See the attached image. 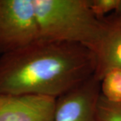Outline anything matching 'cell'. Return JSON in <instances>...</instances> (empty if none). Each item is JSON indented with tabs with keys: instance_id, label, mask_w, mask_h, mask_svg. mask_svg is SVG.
<instances>
[{
	"instance_id": "2",
	"label": "cell",
	"mask_w": 121,
	"mask_h": 121,
	"mask_svg": "<svg viewBox=\"0 0 121 121\" xmlns=\"http://www.w3.org/2000/svg\"><path fill=\"white\" fill-rule=\"evenodd\" d=\"M40 40L83 45L90 50L105 29L90 8V0H34Z\"/></svg>"
},
{
	"instance_id": "10",
	"label": "cell",
	"mask_w": 121,
	"mask_h": 121,
	"mask_svg": "<svg viewBox=\"0 0 121 121\" xmlns=\"http://www.w3.org/2000/svg\"><path fill=\"white\" fill-rule=\"evenodd\" d=\"M108 17L112 22H114L115 24H117V26L121 27V0L120 4L118 5V8L116 9V11L114 12V13L112 16Z\"/></svg>"
},
{
	"instance_id": "6",
	"label": "cell",
	"mask_w": 121,
	"mask_h": 121,
	"mask_svg": "<svg viewBox=\"0 0 121 121\" xmlns=\"http://www.w3.org/2000/svg\"><path fill=\"white\" fill-rule=\"evenodd\" d=\"M103 19L105 22L104 32L91 50L95 59L94 75L99 82L109 71L121 69V27L108 17Z\"/></svg>"
},
{
	"instance_id": "7",
	"label": "cell",
	"mask_w": 121,
	"mask_h": 121,
	"mask_svg": "<svg viewBox=\"0 0 121 121\" xmlns=\"http://www.w3.org/2000/svg\"><path fill=\"white\" fill-rule=\"evenodd\" d=\"M100 94L112 102H121V69L108 71L100 81Z\"/></svg>"
},
{
	"instance_id": "3",
	"label": "cell",
	"mask_w": 121,
	"mask_h": 121,
	"mask_svg": "<svg viewBox=\"0 0 121 121\" xmlns=\"http://www.w3.org/2000/svg\"><path fill=\"white\" fill-rule=\"evenodd\" d=\"M40 40L34 0H0V54Z\"/></svg>"
},
{
	"instance_id": "5",
	"label": "cell",
	"mask_w": 121,
	"mask_h": 121,
	"mask_svg": "<svg viewBox=\"0 0 121 121\" xmlns=\"http://www.w3.org/2000/svg\"><path fill=\"white\" fill-rule=\"evenodd\" d=\"M56 102L44 95H0V121H54Z\"/></svg>"
},
{
	"instance_id": "9",
	"label": "cell",
	"mask_w": 121,
	"mask_h": 121,
	"mask_svg": "<svg viewBox=\"0 0 121 121\" xmlns=\"http://www.w3.org/2000/svg\"><path fill=\"white\" fill-rule=\"evenodd\" d=\"M121 0H90V8L98 19H102L105 14L115 12Z\"/></svg>"
},
{
	"instance_id": "8",
	"label": "cell",
	"mask_w": 121,
	"mask_h": 121,
	"mask_svg": "<svg viewBox=\"0 0 121 121\" xmlns=\"http://www.w3.org/2000/svg\"><path fill=\"white\" fill-rule=\"evenodd\" d=\"M99 121H121V102H112L101 94L97 104Z\"/></svg>"
},
{
	"instance_id": "4",
	"label": "cell",
	"mask_w": 121,
	"mask_h": 121,
	"mask_svg": "<svg viewBox=\"0 0 121 121\" xmlns=\"http://www.w3.org/2000/svg\"><path fill=\"white\" fill-rule=\"evenodd\" d=\"M99 95L100 82L93 75L56 99L54 121H99L97 104Z\"/></svg>"
},
{
	"instance_id": "1",
	"label": "cell",
	"mask_w": 121,
	"mask_h": 121,
	"mask_svg": "<svg viewBox=\"0 0 121 121\" xmlns=\"http://www.w3.org/2000/svg\"><path fill=\"white\" fill-rule=\"evenodd\" d=\"M94 54L81 44L39 40L0 57V95L57 99L91 78Z\"/></svg>"
}]
</instances>
